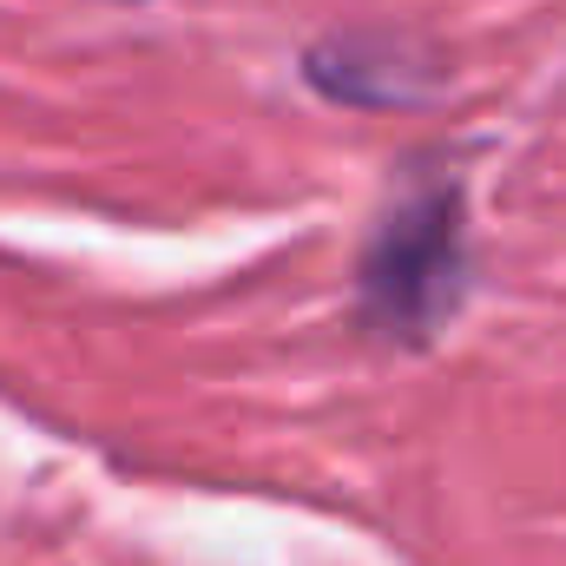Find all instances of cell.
Instances as JSON below:
<instances>
[{
	"instance_id": "obj_1",
	"label": "cell",
	"mask_w": 566,
	"mask_h": 566,
	"mask_svg": "<svg viewBox=\"0 0 566 566\" xmlns=\"http://www.w3.org/2000/svg\"><path fill=\"white\" fill-rule=\"evenodd\" d=\"M461 296H468V198L448 171H428L382 205L356 258V316L369 336L422 349L454 323Z\"/></svg>"
},
{
	"instance_id": "obj_2",
	"label": "cell",
	"mask_w": 566,
	"mask_h": 566,
	"mask_svg": "<svg viewBox=\"0 0 566 566\" xmlns=\"http://www.w3.org/2000/svg\"><path fill=\"white\" fill-rule=\"evenodd\" d=\"M303 73L323 99H343V106H416L422 93H434V66L409 40H389V33H336V40H316L303 53Z\"/></svg>"
}]
</instances>
